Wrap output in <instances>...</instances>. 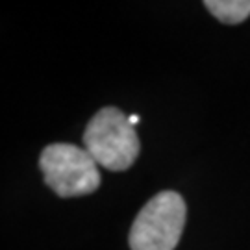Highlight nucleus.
I'll return each instance as SVG.
<instances>
[{
  "mask_svg": "<svg viewBox=\"0 0 250 250\" xmlns=\"http://www.w3.org/2000/svg\"><path fill=\"white\" fill-rule=\"evenodd\" d=\"M204 6L224 24H239L250 15V0H206Z\"/></svg>",
  "mask_w": 250,
  "mask_h": 250,
  "instance_id": "4",
  "label": "nucleus"
},
{
  "mask_svg": "<svg viewBox=\"0 0 250 250\" xmlns=\"http://www.w3.org/2000/svg\"><path fill=\"white\" fill-rule=\"evenodd\" d=\"M39 167L45 184L62 198L83 197L95 193L100 186L99 163L83 146L48 145L39 156Z\"/></svg>",
  "mask_w": 250,
  "mask_h": 250,
  "instance_id": "3",
  "label": "nucleus"
},
{
  "mask_svg": "<svg viewBox=\"0 0 250 250\" xmlns=\"http://www.w3.org/2000/svg\"><path fill=\"white\" fill-rule=\"evenodd\" d=\"M128 121H130V125L135 126L139 123V115H128Z\"/></svg>",
  "mask_w": 250,
  "mask_h": 250,
  "instance_id": "5",
  "label": "nucleus"
},
{
  "mask_svg": "<svg viewBox=\"0 0 250 250\" xmlns=\"http://www.w3.org/2000/svg\"><path fill=\"white\" fill-rule=\"evenodd\" d=\"M188 219L186 200L176 191H161L137 213L130 228L132 250H174Z\"/></svg>",
  "mask_w": 250,
  "mask_h": 250,
  "instance_id": "2",
  "label": "nucleus"
},
{
  "mask_svg": "<svg viewBox=\"0 0 250 250\" xmlns=\"http://www.w3.org/2000/svg\"><path fill=\"white\" fill-rule=\"evenodd\" d=\"M82 143L100 167L113 172L130 169L141 150V141L128 115L113 106L102 107L93 115Z\"/></svg>",
  "mask_w": 250,
  "mask_h": 250,
  "instance_id": "1",
  "label": "nucleus"
}]
</instances>
